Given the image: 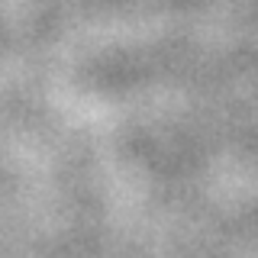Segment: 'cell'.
I'll return each instance as SVG.
<instances>
[]
</instances>
